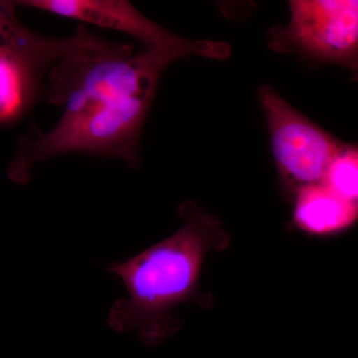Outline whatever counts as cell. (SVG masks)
<instances>
[{
	"instance_id": "cell-2",
	"label": "cell",
	"mask_w": 358,
	"mask_h": 358,
	"mask_svg": "<svg viewBox=\"0 0 358 358\" xmlns=\"http://www.w3.org/2000/svg\"><path fill=\"white\" fill-rule=\"evenodd\" d=\"M154 95L143 94L64 110L48 131H30L21 138L7 176L13 182L26 185L36 164L76 152L115 157L136 167L140 164L138 143Z\"/></svg>"
},
{
	"instance_id": "cell-1",
	"label": "cell",
	"mask_w": 358,
	"mask_h": 358,
	"mask_svg": "<svg viewBox=\"0 0 358 358\" xmlns=\"http://www.w3.org/2000/svg\"><path fill=\"white\" fill-rule=\"evenodd\" d=\"M178 214L182 225L176 233L108 267L127 293L110 308L108 324L117 333L134 331L148 346L162 345L180 331L182 320L174 313L179 306L210 307L213 299L200 287L204 261L231 245L222 222L195 202L179 205Z\"/></svg>"
},
{
	"instance_id": "cell-6",
	"label": "cell",
	"mask_w": 358,
	"mask_h": 358,
	"mask_svg": "<svg viewBox=\"0 0 358 358\" xmlns=\"http://www.w3.org/2000/svg\"><path fill=\"white\" fill-rule=\"evenodd\" d=\"M16 4L124 33L141 42L145 50H181L189 56L214 60H224L231 53V47L224 42L192 40L174 34L127 0H23Z\"/></svg>"
},
{
	"instance_id": "cell-3",
	"label": "cell",
	"mask_w": 358,
	"mask_h": 358,
	"mask_svg": "<svg viewBox=\"0 0 358 358\" xmlns=\"http://www.w3.org/2000/svg\"><path fill=\"white\" fill-rule=\"evenodd\" d=\"M131 50L129 46L105 55L59 61L49 78V102L70 112L155 93L162 72L171 63L189 56L181 50H145L133 56Z\"/></svg>"
},
{
	"instance_id": "cell-9",
	"label": "cell",
	"mask_w": 358,
	"mask_h": 358,
	"mask_svg": "<svg viewBox=\"0 0 358 358\" xmlns=\"http://www.w3.org/2000/svg\"><path fill=\"white\" fill-rule=\"evenodd\" d=\"M15 1H0V45L9 47L39 62L51 57L54 40L33 32L21 24L15 13Z\"/></svg>"
},
{
	"instance_id": "cell-10",
	"label": "cell",
	"mask_w": 358,
	"mask_h": 358,
	"mask_svg": "<svg viewBox=\"0 0 358 358\" xmlns=\"http://www.w3.org/2000/svg\"><path fill=\"white\" fill-rule=\"evenodd\" d=\"M322 182L358 211V145L343 143Z\"/></svg>"
},
{
	"instance_id": "cell-5",
	"label": "cell",
	"mask_w": 358,
	"mask_h": 358,
	"mask_svg": "<svg viewBox=\"0 0 358 358\" xmlns=\"http://www.w3.org/2000/svg\"><path fill=\"white\" fill-rule=\"evenodd\" d=\"M258 98L282 192L293 199L301 188L322 182L345 143L301 114L272 87H261Z\"/></svg>"
},
{
	"instance_id": "cell-7",
	"label": "cell",
	"mask_w": 358,
	"mask_h": 358,
	"mask_svg": "<svg viewBox=\"0 0 358 358\" xmlns=\"http://www.w3.org/2000/svg\"><path fill=\"white\" fill-rule=\"evenodd\" d=\"M293 202L292 224L306 236L331 239L345 234L358 223L357 209L324 182L301 188Z\"/></svg>"
},
{
	"instance_id": "cell-8",
	"label": "cell",
	"mask_w": 358,
	"mask_h": 358,
	"mask_svg": "<svg viewBox=\"0 0 358 358\" xmlns=\"http://www.w3.org/2000/svg\"><path fill=\"white\" fill-rule=\"evenodd\" d=\"M44 69L20 52L0 45V122L13 121L30 107Z\"/></svg>"
},
{
	"instance_id": "cell-4",
	"label": "cell",
	"mask_w": 358,
	"mask_h": 358,
	"mask_svg": "<svg viewBox=\"0 0 358 358\" xmlns=\"http://www.w3.org/2000/svg\"><path fill=\"white\" fill-rule=\"evenodd\" d=\"M291 20L268 32V46L345 68L358 81V0H293Z\"/></svg>"
}]
</instances>
